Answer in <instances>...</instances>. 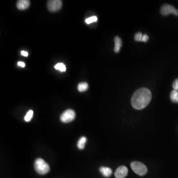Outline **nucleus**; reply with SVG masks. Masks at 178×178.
Masks as SVG:
<instances>
[{
  "instance_id": "obj_1",
  "label": "nucleus",
  "mask_w": 178,
  "mask_h": 178,
  "mask_svg": "<svg viewBox=\"0 0 178 178\" xmlns=\"http://www.w3.org/2000/svg\"><path fill=\"white\" fill-rule=\"evenodd\" d=\"M152 98V93L148 89H139L134 93L132 97V105L136 109L141 110L147 107Z\"/></svg>"
},
{
  "instance_id": "obj_2",
  "label": "nucleus",
  "mask_w": 178,
  "mask_h": 178,
  "mask_svg": "<svg viewBox=\"0 0 178 178\" xmlns=\"http://www.w3.org/2000/svg\"><path fill=\"white\" fill-rule=\"evenodd\" d=\"M34 168L36 172L40 175L46 174L50 170L49 164L41 158H37L35 160Z\"/></svg>"
},
{
  "instance_id": "obj_3",
  "label": "nucleus",
  "mask_w": 178,
  "mask_h": 178,
  "mask_svg": "<svg viewBox=\"0 0 178 178\" xmlns=\"http://www.w3.org/2000/svg\"><path fill=\"white\" fill-rule=\"evenodd\" d=\"M131 167L133 171L140 176H144L147 173V167L146 165L140 162L134 161L132 162Z\"/></svg>"
},
{
  "instance_id": "obj_4",
  "label": "nucleus",
  "mask_w": 178,
  "mask_h": 178,
  "mask_svg": "<svg viewBox=\"0 0 178 178\" xmlns=\"http://www.w3.org/2000/svg\"><path fill=\"white\" fill-rule=\"evenodd\" d=\"M76 114L75 111L71 109H68L61 114L60 119L63 123H69L74 120L75 118Z\"/></svg>"
},
{
  "instance_id": "obj_5",
  "label": "nucleus",
  "mask_w": 178,
  "mask_h": 178,
  "mask_svg": "<svg viewBox=\"0 0 178 178\" xmlns=\"http://www.w3.org/2000/svg\"><path fill=\"white\" fill-rule=\"evenodd\" d=\"M160 12L162 15L164 16H167L170 14L178 16V10L176 9L173 6L169 4L163 5L160 8Z\"/></svg>"
},
{
  "instance_id": "obj_6",
  "label": "nucleus",
  "mask_w": 178,
  "mask_h": 178,
  "mask_svg": "<svg viewBox=\"0 0 178 178\" xmlns=\"http://www.w3.org/2000/svg\"><path fill=\"white\" fill-rule=\"evenodd\" d=\"M62 2L60 0H51L47 3V7L51 12L59 11L62 7Z\"/></svg>"
},
{
  "instance_id": "obj_7",
  "label": "nucleus",
  "mask_w": 178,
  "mask_h": 178,
  "mask_svg": "<svg viewBox=\"0 0 178 178\" xmlns=\"http://www.w3.org/2000/svg\"><path fill=\"white\" fill-rule=\"evenodd\" d=\"M128 173V169L126 166H120L115 172V177L116 178H124L127 176Z\"/></svg>"
},
{
  "instance_id": "obj_8",
  "label": "nucleus",
  "mask_w": 178,
  "mask_h": 178,
  "mask_svg": "<svg viewBox=\"0 0 178 178\" xmlns=\"http://www.w3.org/2000/svg\"><path fill=\"white\" fill-rule=\"evenodd\" d=\"M30 1L28 0H19L17 2V7L19 10H26L30 6Z\"/></svg>"
},
{
  "instance_id": "obj_9",
  "label": "nucleus",
  "mask_w": 178,
  "mask_h": 178,
  "mask_svg": "<svg viewBox=\"0 0 178 178\" xmlns=\"http://www.w3.org/2000/svg\"><path fill=\"white\" fill-rule=\"evenodd\" d=\"M114 43L115 47L114 51L115 53H119L122 45V40H121V38L118 36L115 37Z\"/></svg>"
},
{
  "instance_id": "obj_10",
  "label": "nucleus",
  "mask_w": 178,
  "mask_h": 178,
  "mask_svg": "<svg viewBox=\"0 0 178 178\" xmlns=\"http://www.w3.org/2000/svg\"><path fill=\"white\" fill-rule=\"evenodd\" d=\"M99 171L103 176L105 177H110L113 174L111 169L107 167H101L99 168Z\"/></svg>"
},
{
  "instance_id": "obj_11",
  "label": "nucleus",
  "mask_w": 178,
  "mask_h": 178,
  "mask_svg": "<svg viewBox=\"0 0 178 178\" xmlns=\"http://www.w3.org/2000/svg\"><path fill=\"white\" fill-rule=\"evenodd\" d=\"M87 138L85 137H80L78 143H77V147L80 150H83L85 148V144L87 142Z\"/></svg>"
},
{
  "instance_id": "obj_12",
  "label": "nucleus",
  "mask_w": 178,
  "mask_h": 178,
  "mask_svg": "<svg viewBox=\"0 0 178 178\" xmlns=\"http://www.w3.org/2000/svg\"><path fill=\"white\" fill-rule=\"evenodd\" d=\"M89 88L88 84L87 82L80 83L78 85V90L80 92H85L88 90Z\"/></svg>"
},
{
  "instance_id": "obj_13",
  "label": "nucleus",
  "mask_w": 178,
  "mask_h": 178,
  "mask_svg": "<svg viewBox=\"0 0 178 178\" xmlns=\"http://www.w3.org/2000/svg\"><path fill=\"white\" fill-rule=\"evenodd\" d=\"M170 99L173 103H178V91L173 90L170 94Z\"/></svg>"
},
{
  "instance_id": "obj_14",
  "label": "nucleus",
  "mask_w": 178,
  "mask_h": 178,
  "mask_svg": "<svg viewBox=\"0 0 178 178\" xmlns=\"http://www.w3.org/2000/svg\"><path fill=\"white\" fill-rule=\"evenodd\" d=\"M55 70H59L61 72H65L66 71V66L62 63H59L55 66Z\"/></svg>"
},
{
  "instance_id": "obj_15",
  "label": "nucleus",
  "mask_w": 178,
  "mask_h": 178,
  "mask_svg": "<svg viewBox=\"0 0 178 178\" xmlns=\"http://www.w3.org/2000/svg\"><path fill=\"white\" fill-rule=\"evenodd\" d=\"M33 115V110H29L27 113L26 115H25V117H24L25 121H26V122L30 121L32 118Z\"/></svg>"
},
{
  "instance_id": "obj_16",
  "label": "nucleus",
  "mask_w": 178,
  "mask_h": 178,
  "mask_svg": "<svg viewBox=\"0 0 178 178\" xmlns=\"http://www.w3.org/2000/svg\"><path fill=\"white\" fill-rule=\"evenodd\" d=\"M98 21V18L96 16H94V17H89V18H87V19L85 20V22H86L87 24H90L91 23L94 22H96Z\"/></svg>"
},
{
  "instance_id": "obj_17",
  "label": "nucleus",
  "mask_w": 178,
  "mask_h": 178,
  "mask_svg": "<svg viewBox=\"0 0 178 178\" xmlns=\"http://www.w3.org/2000/svg\"><path fill=\"white\" fill-rule=\"evenodd\" d=\"M142 36L143 35H142L141 32H138L134 36V38L136 41L137 42H141V41H142Z\"/></svg>"
},
{
  "instance_id": "obj_18",
  "label": "nucleus",
  "mask_w": 178,
  "mask_h": 178,
  "mask_svg": "<svg viewBox=\"0 0 178 178\" xmlns=\"http://www.w3.org/2000/svg\"><path fill=\"white\" fill-rule=\"evenodd\" d=\"M173 88L175 90L178 91V78L174 81L173 83Z\"/></svg>"
},
{
  "instance_id": "obj_19",
  "label": "nucleus",
  "mask_w": 178,
  "mask_h": 178,
  "mask_svg": "<svg viewBox=\"0 0 178 178\" xmlns=\"http://www.w3.org/2000/svg\"><path fill=\"white\" fill-rule=\"evenodd\" d=\"M149 39V37L147 34H144L142 36V41L143 42H147Z\"/></svg>"
},
{
  "instance_id": "obj_20",
  "label": "nucleus",
  "mask_w": 178,
  "mask_h": 178,
  "mask_svg": "<svg viewBox=\"0 0 178 178\" xmlns=\"http://www.w3.org/2000/svg\"><path fill=\"white\" fill-rule=\"evenodd\" d=\"M21 54L23 56H26V57L28 55V54L27 52L26 51H21Z\"/></svg>"
},
{
  "instance_id": "obj_21",
  "label": "nucleus",
  "mask_w": 178,
  "mask_h": 178,
  "mask_svg": "<svg viewBox=\"0 0 178 178\" xmlns=\"http://www.w3.org/2000/svg\"><path fill=\"white\" fill-rule=\"evenodd\" d=\"M17 65H18L19 66H21V67H24L25 66V64H24V62H22V61H19V62H18Z\"/></svg>"
}]
</instances>
